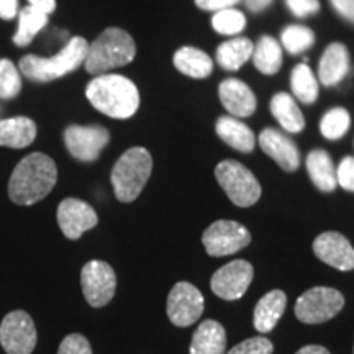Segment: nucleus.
I'll list each match as a JSON object with an SVG mask.
<instances>
[{"mask_svg":"<svg viewBox=\"0 0 354 354\" xmlns=\"http://www.w3.org/2000/svg\"><path fill=\"white\" fill-rule=\"evenodd\" d=\"M254 44L250 38L238 37L221 43L216 50V63L227 71H238L253 56Z\"/></svg>","mask_w":354,"mask_h":354,"instance_id":"393cba45","label":"nucleus"},{"mask_svg":"<svg viewBox=\"0 0 354 354\" xmlns=\"http://www.w3.org/2000/svg\"><path fill=\"white\" fill-rule=\"evenodd\" d=\"M56 162L43 153H32L17 165L8 183V197L17 205H33L55 189Z\"/></svg>","mask_w":354,"mask_h":354,"instance_id":"f257e3e1","label":"nucleus"},{"mask_svg":"<svg viewBox=\"0 0 354 354\" xmlns=\"http://www.w3.org/2000/svg\"><path fill=\"white\" fill-rule=\"evenodd\" d=\"M313 253L318 259L338 271L354 269V248L348 238L338 232L318 234L313 241Z\"/></svg>","mask_w":354,"mask_h":354,"instance_id":"2eb2a0df","label":"nucleus"},{"mask_svg":"<svg viewBox=\"0 0 354 354\" xmlns=\"http://www.w3.org/2000/svg\"><path fill=\"white\" fill-rule=\"evenodd\" d=\"M86 95L92 107L110 118L127 120L138 112L140 92L135 82L120 74H100L88 82Z\"/></svg>","mask_w":354,"mask_h":354,"instance_id":"f03ea898","label":"nucleus"},{"mask_svg":"<svg viewBox=\"0 0 354 354\" xmlns=\"http://www.w3.org/2000/svg\"><path fill=\"white\" fill-rule=\"evenodd\" d=\"M212 26L216 33L225 37H236L246 26V17L236 8H225L212 17Z\"/></svg>","mask_w":354,"mask_h":354,"instance_id":"2f4dec72","label":"nucleus"},{"mask_svg":"<svg viewBox=\"0 0 354 354\" xmlns=\"http://www.w3.org/2000/svg\"><path fill=\"white\" fill-rule=\"evenodd\" d=\"M287 305V295L282 290H271L261 297V300L256 305L253 313V323L254 328L259 333H269L276 328V325L281 320L286 312Z\"/></svg>","mask_w":354,"mask_h":354,"instance_id":"6ab92c4d","label":"nucleus"},{"mask_svg":"<svg viewBox=\"0 0 354 354\" xmlns=\"http://www.w3.org/2000/svg\"><path fill=\"white\" fill-rule=\"evenodd\" d=\"M274 346L264 336H256V338H248L245 342L230 349L227 354H272Z\"/></svg>","mask_w":354,"mask_h":354,"instance_id":"72a5a7b5","label":"nucleus"},{"mask_svg":"<svg viewBox=\"0 0 354 354\" xmlns=\"http://www.w3.org/2000/svg\"><path fill=\"white\" fill-rule=\"evenodd\" d=\"M19 13V0H0V19L12 20Z\"/></svg>","mask_w":354,"mask_h":354,"instance_id":"ea45409f","label":"nucleus"},{"mask_svg":"<svg viewBox=\"0 0 354 354\" xmlns=\"http://www.w3.org/2000/svg\"><path fill=\"white\" fill-rule=\"evenodd\" d=\"M295 354H330L328 349L320 344H307V346L300 348Z\"/></svg>","mask_w":354,"mask_h":354,"instance_id":"37998d69","label":"nucleus"},{"mask_svg":"<svg viewBox=\"0 0 354 354\" xmlns=\"http://www.w3.org/2000/svg\"><path fill=\"white\" fill-rule=\"evenodd\" d=\"M153 171V158L146 148L135 146L118 158L110 180L115 197L123 203H130L140 197Z\"/></svg>","mask_w":354,"mask_h":354,"instance_id":"39448f33","label":"nucleus"},{"mask_svg":"<svg viewBox=\"0 0 354 354\" xmlns=\"http://www.w3.org/2000/svg\"><path fill=\"white\" fill-rule=\"evenodd\" d=\"M349 71V53L342 43H331L323 53L318 64V79L323 86H336L346 77Z\"/></svg>","mask_w":354,"mask_h":354,"instance_id":"a211bd4d","label":"nucleus"},{"mask_svg":"<svg viewBox=\"0 0 354 354\" xmlns=\"http://www.w3.org/2000/svg\"><path fill=\"white\" fill-rule=\"evenodd\" d=\"M33 318L24 310L7 313L0 323V344L7 354H32L37 346Z\"/></svg>","mask_w":354,"mask_h":354,"instance_id":"1a4fd4ad","label":"nucleus"},{"mask_svg":"<svg viewBox=\"0 0 354 354\" xmlns=\"http://www.w3.org/2000/svg\"><path fill=\"white\" fill-rule=\"evenodd\" d=\"M331 6L343 19L354 24V0H331Z\"/></svg>","mask_w":354,"mask_h":354,"instance_id":"58836bf2","label":"nucleus"},{"mask_svg":"<svg viewBox=\"0 0 354 354\" xmlns=\"http://www.w3.org/2000/svg\"><path fill=\"white\" fill-rule=\"evenodd\" d=\"M227 351V331L221 323L205 320L194 331L190 342V354H225Z\"/></svg>","mask_w":354,"mask_h":354,"instance_id":"aec40b11","label":"nucleus"},{"mask_svg":"<svg viewBox=\"0 0 354 354\" xmlns=\"http://www.w3.org/2000/svg\"><path fill=\"white\" fill-rule=\"evenodd\" d=\"M215 177L230 201L238 207H251L261 198V184L241 162L227 159L215 167Z\"/></svg>","mask_w":354,"mask_h":354,"instance_id":"423d86ee","label":"nucleus"},{"mask_svg":"<svg viewBox=\"0 0 354 354\" xmlns=\"http://www.w3.org/2000/svg\"><path fill=\"white\" fill-rule=\"evenodd\" d=\"M21 91L19 69L10 59H0V99H13Z\"/></svg>","mask_w":354,"mask_h":354,"instance_id":"473e14b6","label":"nucleus"},{"mask_svg":"<svg viewBox=\"0 0 354 354\" xmlns=\"http://www.w3.org/2000/svg\"><path fill=\"white\" fill-rule=\"evenodd\" d=\"M203 313L202 292L190 282H177L167 297V317L172 325L190 326Z\"/></svg>","mask_w":354,"mask_h":354,"instance_id":"ddd939ff","label":"nucleus"},{"mask_svg":"<svg viewBox=\"0 0 354 354\" xmlns=\"http://www.w3.org/2000/svg\"><path fill=\"white\" fill-rule=\"evenodd\" d=\"M81 286L87 304L94 308L105 307L117 290V276L105 261H88L81 271Z\"/></svg>","mask_w":354,"mask_h":354,"instance_id":"9d476101","label":"nucleus"},{"mask_svg":"<svg viewBox=\"0 0 354 354\" xmlns=\"http://www.w3.org/2000/svg\"><path fill=\"white\" fill-rule=\"evenodd\" d=\"M344 297L331 287H312L300 295L295 304V317L302 323L318 325L331 320L342 312Z\"/></svg>","mask_w":354,"mask_h":354,"instance_id":"0eeeda50","label":"nucleus"},{"mask_svg":"<svg viewBox=\"0 0 354 354\" xmlns=\"http://www.w3.org/2000/svg\"><path fill=\"white\" fill-rule=\"evenodd\" d=\"M289 10L299 19L313 15L320 10V2L318 0H286Z\"/></svg>","mask_w":354,"mask_h":354,"instance_id":"e433bc0d","label":"nucleus"},{"mask_svg":"<svg viewBox=\"0 0 354 354\" xmlns=\"http://www.w3.org/2000/svg\"><path fill=\"white\" fill-rule=\"evenodd\" d=\"M271 113L279 125L289 133H300L305 128V118L300 109L287 92H279L271 100Z\"/></svg>","mask_w":354,"mask_h":354,"instance_id":"a878e982","label":"nucleus"},{"mask_svg":"<svg viewBox=\"0 0 354 354\" xmlns=\"http://www.w3.org/2000/svg\"><path fill=\"white\" fill-rule=\"evenodd\" d=\"M290 87L302 104L312 105L318 99V81L307 63L297 64L292 71Z\"/></svg>","mask_w":354,"mask_h":354,"instance_id":"c85d7f7f","label":"nucleus"},{"mask_svg":"<svg viewBox=\"0 0 354 354\" xmlns=\"http://www.w3.org/2000/svg\"><path fill=\"white\" fill-rule=\"evenodd\" d=\"M305 165H307L310 179L317 189H320L322 192H333L338 185L336 183V167L333 165V159L325 149L310 151Z\"/></svg>","mask_w":354,"mask_h":354,"instance_id":"b1692460","label":"nucleus"},{"mask_svg":"<svg viewBox=\"0 0 354 354\" xmlns=\"http://www.w3.org/2000/svg\"><path fill=\"white\" fill-rule=\"evenodd\" d=\"M136 56V43L130 33L122 28H107L88 44L84 68L92 76L130 64Z\"/></svg>","mask_w":354,"mask_h":354,"instance_id":"7ed1b4c3","label":"nucleus"},{"mask_svg":"<svg viewBox=\"0 0 354 354\" xmlns=\"http://www.w3.org/2000/svg\"><path fill=\"white\" fill-rule=\"evenodd\" d=\"M48 24V15L35 7H25L19 12V30L13 35V43L17 46H28L37 37L39 30H43Z\"/></svg>","mask_w":354,"mask_h":354,"instance_id":"cd10ccee","label":"nucleus"},{"mask_svg":"<svg viewBox=\"0 0 354 354\" xmlns=\"http://www.w3.org/2000/svg\"><path fill=\"white\" fill-rule=\"evenodd\" d=\"M57 223L68 240H79L87 230L97 227L99 216L87 202L69 197L57 207Z\"/></svg>","mask_w":354,"mask_h":354,"instance_id":"4468645a","label":"nucleus"},{"mask_svg":"<svg viewBox=\"0 0 354 354\" xmlns=\"http://www.w3.org/2000/svg\"><path fill=\"white\" fill-rule=\"evenodd\" d=\"M218 95L221 105L233 117L246 118L256 112L258 100H256L254 92L240 79H225L218 87Z\"/></svg>","mask_w":354,"mask_h":354,"instance_id":"f3484780","label":"nucleus"},{"mask_svg":"<svg viewBox=\"0 0 354 354\" xmlns=\"http://www.w3.org/2000/svg\"><path fill=\"white\" fill-rule=\"evenodd\" d=\"M57 354H92V348L86 336L73 333L66 336L61 342Z\"/></svg>","mask_w":354,"mask_h":354,"instance_id":"f704fd0d","label":"nucleus"},{"mask_svg":"<svg viewBox=\"0 0 354 354\" xmlns=\"http://www.w3.org/2000/svg\"><path fill=\"white\" fill-rule=\"evenodd\" d=\"M28 3L30 7L38 8V10L46 13V15H50V13L55 12L56 8V0H28Z\"/></svg>","mask_w":354,"mask_h":354,"instance_id":"a19ab883","label":"nucleus"},{"mask_svg":"<svg viewBox=\"0 0 354 354\" xmlns=\"http://www.w3.org/2000/svg\"><path fill=\"white\" fill-rule=\"evenodd\" d=\"M251 59L259 73L274 76L282 68V46L276 38L263 37L254 44Z\"/></svg>","mask_w":354,"mask_h":354,"instance_id":"bb28decb","label":"nucleus"},{"mask_svg":"<svg viewBox=\"0 0 354 354\" xmlns=\"http://www.w3.org/2000/svg\"><path fill=\"white\" fill-rule=\"evenodd\" d=\"M349 125H351V117H349L348 110L343 107H336L323 115L320 122V131L326 140H339L342 136L346 135Z\"/></svg>","mask_w":354,"mask_h":354,"instance_id":"7c9ffc66","label":"nucleus"},{"mask_svg":"<svg viewBox=\"0 0 354 354\" xmlns=\"http://www.w3.org/2000/svg\"><path fill=\"white\" fill-rule=\"evenodd\" d=\"M353 354H354V353H353Z\"/></svg>","mask_w":354,"mask_h":354,"instance_id":"c03bdc74","label":"nucleus"},{"mask_svg":"<svg viewBox=\"0 0 354 354\" xmlns=\"http://www.w3.org/2000/svg\"><path fill=\"white\" fill-rule=\"evenodd\" d=\"M216 135L240 153H251L256 146L254 133L246 123L234 117H220L215 125Z\"/></svg>","mask_w":354,"mask_h":354,"instance_id":"412c9836","label":"nucleus"},{"mask_svg":"<svg viewBox=\"0 0 354 354\" xmlns=\"http://www.w3.org/2000/svg\"><path fill=\"white\" fill-rule=\"evenodd\" d=\"M240 3V0H196V6L205 12H220Z\"/></svg>","mask_w":354,"mask_h":354,"instance_id":"4c0bfd02","label":"nucleus"},{"mask_svg":"<svg viewBox=\"0 0 354 354\" xmlns=\"http://www.w3.org/2000/svg\"><path fill=\"white\" fill-rule=\"evenodd\" d=\"M37 138V123L28 117H15L0 120V146L21 149Z\"/></svg>","mask_w":354,"mask_h":354,"instance_id":"4be33fe9","label":"nucleus"},{"mask_svg":"<svg viewBox=\"0 0 354 354\" xmlns=\"http://www.w3.org/2000/svg\"><path fill=\"white\" fill-rule=\"evenodd\" d=\"M259 146L284 171L295 172L300 167L299 148L284 133L274 128H264L259 135Z\"/></svg>","mask_w":354,"mask_h":354,"instance_id":"dca6fc26","label":"nucleus"},{"mask_svg":"<svg viewBox=\"0 0 354 354\" xmlns=\"http://www.w3.org/2000/svg\"><path fill=\"white\" fill-rule=\"evenodd\" d=\"M88 50L86 38L74 37L53 57L26 55L20 59L19 68L26 79L33 82H51L76 71L84 64Z\"/></svg>","mask_w":354,"mask_h":354,"instance_id":"20e7f679","label":"nucleus"},{"mask_svg":"<svg viewBox=\"0 0 354 354\" xmlns=\"http://www.w3.org/2000/svg\"><path fill=\"white\" fill-rule=\"evenodd\" d=\"M254 277V269L245 259H236L221 266L212 276L210 287L223 300H238L246 294Z\"/></svg>","mask_w":354,"mask_h":354,"instance_id":"f8f14e48","label":"nucleus"},{"mask_svg":"<svg viewBox=\"0 0 354 354\" xmlns=\"http://www.w3.org/2000/svg\"><path fill=\"white\" fill-rule=\"evenodd\" d=\"M176 69L192 79H205L214 71V61L205 51L194 46L179 48L172 56Z\"/></svg>","mask_w":354,"mask_h":354,"instance_id":"5701e85b","label":"nucleus"},{"mask_svg":"<svg viewBox=\"0 0 354 354\" xmlns=\"http://www.w3.org/2000/svg\"><path fill=\"white\" fill-rule=\"evenodd\" d=\"M110 133L100 125H69L64 130V145L77 161L92 162L109 145Z\"/></svg>","mask_w":354,"mask_h":354,"instance_id":"9b49d317","label":"nucleus"},{"mask_svg":"<svg viewBox=\"0 0 354 354\" xmlns=\"http://www.w3.org/2000/svg\"><path fill=\"white\" fill-rule=\"evenodd\" d=\"M336 183L348 192H354V158L346 156L336 167Z\"/></svg>","mask_w":354,"mask_h":354,"instance_id":"c9c22d12","label":"nucleus"},{"mask_svg":"<svg viewBox=\"0 0 354 354\" xmlns=\"http://www.w3.org/2000/svg\"><path fill=\"white\" fill-rule=\"evenodd\" d=\"M281 43L290 55H300L315 43V35L308 26L289 25L282 30Z\"/></svg>","mask_w":354,"mask_h":354,"instance_id":"c756f323","label":"nucleus"},{"mask_svg":"<svg viewBox=\"0 0 354 354\" xmlns=\"http://www.w3.org/2000/svg\"><path fill=\"white\" fill-rule=\"evenodd\" d=\"M272 2H274V0H245L246 7L250 8L251 12H254V13L263 12L264 8H268Z\"/></svg>","mask_w":354,"mask_h":354,"instance_id":"79ce46f5","label":"nucleus"},{"mask_svg":"<svg viewBox=\"0 0 354 354\" xmlns=\"http://www.w3.org/2000/svg\"><path fill=\"white\" fill-rule=\"evenodd\" d=\"M202 243L210 256L221 258L236 253L250 245L251 233L245 225L238 221L218 220L203 232Z\"/></svg>","mask_w":354,"mask_h":354,"instance_id":"6e6552de","label":"nucleus"}]
</instances>
